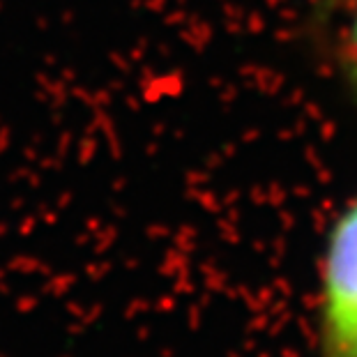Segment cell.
<instances>
[{"mask_svg": "<svg viewBox=\"0 0 357 357\" xmlns=\"http://www.w3.org/2000/svg\"><path fill=\"white\" fill-rule=\"evenodd\" d=\"M321 357H357V196L334 222L323 256Z\"/></svg>", "mask_w": 357, "mask_h": 357, "instance_id": "6da1fadb", "label": "cell"}, {"mask_svg": "<svg viewBox=\"0 0 357 357\" xmlns=\"http://www.w3.org/2000/svg\"><path fill=\"white\" fill-rule=\"evenodd\" d=\"M344 7H346V21L341 24L339 33L334 35L332 60L348 90V95L357 102V0Z\"/></svg>", "mask_w": 357, "mask_h": 357, "instance_id": "7a4b0ae2", "label": "cell"}, {"mask_svg": "<svg viewBox=\"0 0 357 357\" xmlns=\"http://www.w3.org/2000/svg\"><path fill=\"white\" fill-rule=\"evenodd\" d=\"M323 3L328 5V7H344L348 3H353V0H323Z\"/></svg>", "mask_w": 357, "mask_h": 357, "instance_id": "3957f363", "label": "cell"}]
</instances>
